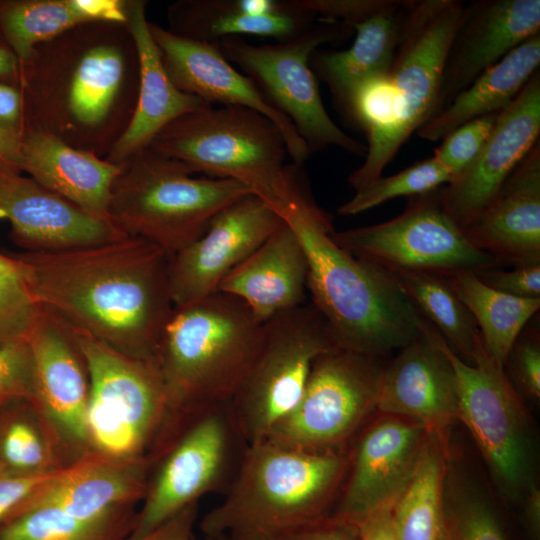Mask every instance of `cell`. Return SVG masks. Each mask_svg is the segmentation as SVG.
<instances>
[{
	"label": "cell",
	"instance_id": "6da1fadb",
	"mask_svg": "<svg viewBox=\"0 0 540 540\" xmlns=\"http://www.w3.org/2000/svg\"><path fill=\"white\" fill-rule=\"evenodd\" d=\"M39 305L70 330L137 359L154 356L174 307L169 258L138 237L15 254Z\"/></svg>",
	"mask_w": 540,
	"mask_h": 540
},
{
	"label": "cell",
	"instance_id": "7a4b0ae2",
	"mask_svg": "<svg viewBox=\"0 0 540 540\" xmlns=\"http://www.w3.org/2000/svg\"><path fill=\"white\" fill-rule=\"evenodd\" d=\"M138 86L137 51L125 24L76 26L37 46L21 66L24 129L106 156L130 122Z\"/></svg>",
	"mask_w": 540,
	"mask_h": 540
},
{
	"label": "cell",
	"instance_id": "3957f363",
	"mask_svg": "<svg viewBox=\"0 0 540 540\" xmlns=\"http://www.w3.org/2000/svg\"><path fill=\"white\" fill-rule=\"evenodd\" d=\"M284 221L305 250L311 304L338 348L377 358L423 331L427 320L392 274L341 248L331 219L310 196Z\"/></svg>",
	"mask_w": 540,
	"mask_h": 540
},
{
	"label": "cell",
	"instance_id": "277c9868",
	"mask_svg": "<svg viewBox=\"0 0 540 540\" xmlns=\"http://www.w3.org/2000/svg\"><path fill=\"white\" fill-rule=\"evenodd\" d=\"M348 462V448L307 451L268 439L250 444L200 531L204 538L282 540L331 516Z\"/></svg>",
	"mask_w": 540,
	"mask_h": 540
},
{
	"label": "cell",
	"instance_id": "5b68a950",
	"mask_svg": "<svg viewBox=\"0 0 540 540\" xmlns=\"http://www.w3.org/2000/svg\"><path fill=\"white\" fill-rule=\"evenodd\" d=\"M263 324L241 300L219 291L174 308L154 356L166 398L156 451L195 413L232 400L259 348Z\"/></svg>",
	"mask_w": 540,
	"mask_h": 540
},
{
	"label": "cell",
	"instance_id": "8992f818",
	"mask_svg": "<svg viewBox=\"0 0 540 540\" xmlns=\"http://www.w3.org/2000/svg\"><path fill=\"white\" fill-rule=\"evenodd\" d=\"M148 148L193 173L242 183L283 220L308 196L285 165L289 155L280 130L250 108L207 105L188 112Z\"/></svg>",
	"mask_w": 540,
	"mask_h": 540
},
{
	"label": "cell",
	"instance_id": "52a82bcc",
	"mask_svg": "<svg viewBox=\"0 0 540 540\" xmlns=\"http://www.w3.org/2000/svg\"><path fill=\"white\" fill-rule=\"evenodd\" d=\"M121 165L112 186L110 220L168 258L200 238L220 211L253 195L234 180L194 177L181 162L149 148Z\"/></svg>",
	"mask_w": 540,
	"mask_h": 540
},
{
	"label": "cell",
	"instance_id": "ba28073f",
	"mask_svg": "<svg viewBox=\"0 0 540 540\" xmlns=\"http://www.w3.org/2000/svg\"><path fill=\"white\" fill-rule=\"evenodd\" d=\"M464 5L460 0H410L392 64L380 77L391 125L376 157L349 175L355 192L382 176L409 137L439 113L445 59Z\"/></svg>",
	"mask_w": 540,
	"mask_h": 540
},
{
	"label": "cell",
	"instance_id": "9c48e42d",
	"mask_svg": "<svg viewBox=\"0 0 540 540\" xmlns=\"http://www.w3.org/2000/svg\"><path fill=\"white\" fill-rule=\"evenodd\" d=\"M70 331L89 378L87 428L92 450L151 460L166 416L155 364Z\"/></svg>",
	"mask_w": 540,
	"mask_h": 540
},
{
	"label": "cell",
	"instance_id": "30bf717a",
	"mask_svg": "<svg viewBox=\"0 0 540 540\" xmlns=\"http://www.w3.org/2000/svg\"><path fill=\"white\" fill-rule=\"evenodd\" d=\"M231 401L188 418L154 460L130 535H143L201 497L227 490L248 447Z\"/></svg>",
	"mask_w": 540,
	"mask_h": 540
},
{
	"label": "cell",
	"instance_id": "8fae6325",
	"mask_svg": "<svg viewBox=\"0 0 540 540\" xmlns=\"http://www.w3.org/2000/svg\"><path fill=\"white\" fill-rule=\"evenodd\" d=\"M300 36L276 44L254 45L241 37L218 42L224 57L250 78L267 102L287 117L310 153L336 146L365 156L367 147L343 132L328 115L310 58L319 46L345 40L347 25L318 19Z\"/></svg>",
	"mask_w": 540,
	"mask_h": 540
},
{
	"label": "cell",
	"instance_id": "7c38bea8",
	"mask_svg": "<svg viewBox=\"0 0 540 540\" xmlns=\"http://www.w3.org/2000/svg\"><path fill=\"white\" fill-rule=\"evenodd\" d=\"M457 382L458 420L466 425L499 491L523 501L535 484V447L528 412L519 392L486 353L481 337L473 363L459 358L438 333Z\"/></svg>",
	"mask_w": 540,
	"mask_h": 540
},
{
	"label": "cell",
	"instance_id": "4fadbf2b",
	"mask_svg": "<svg viewBox=\"0 0 540 540\" xmlns=\"http://www.w3.org/2000/svg\"><path fill=\"white\" fill-rule=\"evenodd\" d=\"M335 348L327 324L312 304L263 324L259 348L231 401L248 445L266 439L296 408L315 359Z\"/></svg>",
	"mask_w": 540,
	"mask_h": 540
},
{
	"label": "cell",
	"instance_id": "5bb4252c",
	"mask_svg": "<svg viewBox=\"0 0 540 540\" xmlns=\"http://www.w3.org/2000/svg\"><path fill=\"white\" fill-rule=\"evenodd\" d=\"M332 238L353 256L390 272L449 276L461 271L478 273L499 265L494 257L476 248L446 212L439 188L410 197L403 213L389 221L334 230Z\"/></svg>",
	"mask_w": 540,
	"mask_h": 540
},
{
	"label": "cell",
	"instance_id": "9a60e30c",
	"mask_svg": "<svg viewBox=\"0 0 540 540\" xmlns=\"http://www.w3.org/2000/svg\"><path fill=\"white\" fill-rule=\"evenodd\" d=\"M381 370L376 357L340 348L321 354L300 402L266 439L307 451L347 448L376 410Z\"/></svg>",
	"mask_w": 540,
	"mask_h": 540
},
{
	"label": "cell",
	"instance_id": "2e32d148",
	"mask_svg": "<svg viewBox=\"0 0 540 540\" xmlns=\"http://www.w3.org/2000/svg\"><path fill=\"white\" fill-rule=\"evenodd\" d=\"M429 434L419 422L386 415L361 432L332 516L357 526L373 513L393 507L415 470Z\"/></svg>",
	"mask_w": 540,
	"mask_h": 540
},
{
	"label": "cell",
	"instance_id": "e0dca14e",
	"mask_svg": "<svg viewBox=\"0 0 540 540\" xmlns=\"http://www.w3.org/2000/svg\"><path fill=\"white\" fill-rule=\"evenodd\" d=\"M283 223L255 195L220 211L200 238L169 258L173 307L187 306L217 292L222 281Z\"/></svg>",
	"mask_w": 540,
	"mask_h": 540
},
{
	"label": "cell",
	"instance_id": "ac0fdd59",
	"mask_svg": "<svg viewBox=\"0 0 540 540\" xmlns=\"http://www.w3.org/2000/svg\"><path fill=\"white\" fill-rule=\"evenodd\" d=\"M26 340L34 366V403L57 435L69 465L92 451L86 367L69 328L43 308Z\"/></svg>",
	"mask_w": 540,
	"mask_h": 540
},
{
	"label": "cell",
	"instance_id": "d6986e66",
	"mask_svg": "<svg viewBox=\"0 0 540 540\" xmlns=\"http://www.w3.org/2000/svg\"><path fill=\"white\" fill-rule=\"evenodd\" d=\"M540 72L537 70L503 109L475 160L439 188L442 205L463 228L495 199L504 183L539 142Z\"/></svg>",
	"mask_w": 540,
	"mask_h": 540
},
{
	"label": "cell",
	"instance_id": "ffe728a7",
	"mask_svg": "<svg viewBox=\"0 0 540 540\" xmlns=\"http://www.w3.org/2000/svg\"><path fill=\"white\" fill-rule=\"evenodd\" d=\"M0 219L27 252L104 244L127 236L110 219L88 213L0 161Z\"/></svg>",
	"mask_w": 540,
	"mask_h": 540
},
{
	"label": "cell",
	"instance_id": "44dd1931",
	"mask_svg": "<svg viewBox=\"0 0 540 540\" xmlns=\"http://www.w3.org/2000/svg\"><path fill=\"white\" fill-rule=\"evenodd\" d=\"M149 30L164 68L179 90L209 105L241 106L261 113L280 130L295 165L301 166L309 158L311 153L291 121L224 57L218 43L184 38L150 22Z\"/></svg>",
	"mask_w": 540,
	"mask_h": 540
},
{
	"label": "cell",
	"instance_id": "7402d4cb",
	"mask_svg": "<svg viewBox=\"0 0 540 540\" xmlns=\"http://www.w3.org/2000/svg\"><path fill=\"white\" fill-rule=\"evenodd\" d=\"M399 350L382 367L376 410L419 422L448 439L458 420V391L437 330L427 321L423 331Z\"/></svg>",
	"mask_w": 540,
	"mask_h": 540
},
{
	"label": "cell",
	"instance_id": "603a6c76",
	"mask_svg": "<svg viewBox=\"0 0 540 540\" xmlns=\"http://www.w3.org/2000/svg\"><path fill=\"white\" fill-rule=\"evenodd\" d=\"M151 469L149 458H117L92 450L51 475L6 518L50 507L80 520H96L135 508L145 495Z\"/></svg>",
	"mask_w": 540,
	"mask_h": 540
},
{
	"label": "cell",
	"instance_id": "cb8c5ba5",
	"mask_svg": "<svg viewBox=\"0 0 540 540\" xmlns=\"http://www.w3.org/2000/svg\"><path fill=\"white\" fill-rule=\"evenodd\" d=\"M537 34L539 0H476L464 5L445 59L439 112L484 71Z\"/></svg>",
	"mask_w": 540,
	"mask_h": 540
},
{
	"label": "cell",
	"instance_id": "d4e9b609",
	"mask_svg": "<svg viewBox=\"0 0 540 540\" xmlns=\"http://www.w3.org/2000/svg\"><path fill=\"white\" fill-rule=\"evenodd\" d=\"M499 264L540 263V145L530 150L491 204L462 228Z\"/></svg>",
	"mask_w": 540,
	"mask_h": 540
},
{
	"label": "cell",
	"instance_id": "484cf974",
	"mask_svg": "<svg viewBox=\"0 0 540 540\" xmlns=\"http://www.w3.org/2000/svg\"><path fill=\"white\" fill-rule=\"evenodd\" d=\"M146 2L126 1V27L133 38L139 64V86L129 124L104 157L121 165L147 149L156 135L178 117L209 104L179 90L168 76L151 36Z\"/></svg>",
	"mask_w": 540,
	"mask_h": 540
},
{
	"label": "cell",
	"instance_id": "4316f807",
	"mask_svg": "<svg viewBox=\"0 0 540 540\" xmlns=\"http://www.w3.org/2000/svg\"><path fill=\"white\" fill-rule=\"evenodd\" d=\"M167 17L172 33L208 43L246 35L287 41L317 20L297 0H181Z\"/></svg>",
	"mask_w": 540,
	"mask_h": 540
},
{
	"label": "cell",
	"instance_id": "83f0119b",
	"mask_svg": "<svg viewBox=\"0 0 540 540\" xmlns=\"http://www.w3.org/2000/svg\"><path fill=\"white\" fill-rule=\"evenodd\" d=\"M308 261L288 223L274 231L219 285L241 300L261 323L305 304Z\"/></svg>",
	"mask_w": 540,
	"mask_h": 540
},
{
	"label": "cell",
	"instance_id": "f1b7e54d",
	"mask_svg": "<svg viewBox=\"0 0 540 540\" xmlns=\"http://www.w3.org/2000/svg\"><path fill=\"white\" fill-rule=\"evenodd\" d=\"M19 156L20 172L88 213L110 219L112 186L122 165L34 128L22 131Z\"/></svg>",
	"mask_w": 540,
	"mask_h": 540
},
{
	"label": "cell",
	"instance_id": "f546056e",
	"mask_svg": "<svg viewBox=\"0 0 540 540\" xmlns=\"http://www.w3.org/2000/svg\"><path fill=\"white\" fill-rule=\"evenodd\" d=\"M409 2L395 0L388 9L354 25L355 38L348 49H317L311 55L313 73L328 86L344 120L358 89L388 72Z\"/></svg>",
	"mask_w": 540,
	"mask_h": 540
},
{
	"label": "cell",
	"instance_id": "4dcf8cb0",
	"mask_svg": "<svg viewBox=\"0 0 540 540\" xmlns=\"http://www.w3.org/2000/svg\"><path fill=\"white\" fill-rule=\"evenodd\" d=\"M126 23L121 0H0V32L21 66L40 44L82 24Z\"/></svg>",
	"mask_w": 540,
	"mask_h": 540
},
{
	"label": "cell",
	"instance_id": "1f68e13d",
	"mask_svg": "<svg viewBox=\"0 0 540 540\" xmlns=\"http://www.w3.org/2000/svg\"><path fill=\"white\" fill-rule=\"evenodd\" d=\"M539 64L540 34H537L479 75L446 108L424 124L417 135L436 142L468 121L501 112L539 70Z\"/></svg>",
	"mask_w": 540,
	"mask_h": 540
},
{
	"label": "cell",
	"instance_id": "d6a6232c",
	"mask_svg": "<svg viewBox=\"0 0 540 540\" xmlns=\"http://www.w3.org/2000/svg\"><path fill=\"white\" fill-rule=\"evenodd\" d=\"M449 464L448 439L429 432L413 475L392 509L397 540H440Z\"/></svg>",
	"mask_w": 540,
	"mask_h": 540
},
{
	"label": "cell",
	"instance_id": "836d02e7",
	"mask_svg": "<svg viewBox=\"0 0 540 540\" xmlns=\"http://www.w3.org/2000/svg\"><path fill=\"white\" fill-rule=\"evenodd\" d=\"M445 278L475 319L487 355L505 368L516 339L538 312L540 298L500 292L471 271L457 272Z\"/></svg>",
	"mask_w": 540,
	"mask_h": 540
},
{
	"label": "cell",
	"instance_id": "e575fe53",
	"mask_svg": "<svg viewBox=\"0 0 540 540\" xmlns=\"http://www.w3.org/2000/svg\"><path fill=\"white\" fill-rule=\"evenodd\" d=\"M0 465L25 476H48L68 465L57 435L29 399L0 404Z\"/></svg>",
	"mask_w": 540,
	"mask_h": 540
},
{
	"label": "cell",
	"instance_id": "d590c367",
	"mask_svg": "<svg viewBox=\"0 0 540 540\" xmlns=\"http://www.w3.org/2000/svg\"><path fill=\"white\" fill-rule=\"evenodd\" d=\"M390 273L451 350L463 361L472 364L480 333L472 314L445 276L415 271Z\"/></svg>",
	"mask_w": 540,
	"mask_h": 540
},
{
	"label": "cell",
	"instance_id": "8d00e7d4",
	"mask_svg": "<svg viewBox=\"0 0 540 540\" xmlns=\"http://www.w3.org/2000/svg\"><path fill=\"white\" fill-rule=\"evenodd\" d=\"M137 511L127 509L80 520L50 507L30 508L0 524V540H124L132 533Z\"/></svg>",
	"mask_w": 540,
	"mask_h": 540
},
{
	"label": "cell",
	"instance_id": "74e56055",
	"mask_svg": "<svg viewBox=\"0 0 540 540\" xmlns=\"http://www.w3.org/2000/svg\"><path fill=\"white\" fill-rule=\"evenodd\" d=\"M440 540H508L495 507L449 464Z\"/></svg>",
	"mask_w": 540,
	"mask_h": 540
},
{
	"label": "cell",
	"instance_id": "f35d334b",
	"mask_svg": "<svg viewBox=\"0 0 540 540\" xmlns=\"http://www.w3.org/2000/svg\"><path fill=\"white\" fill-rule=\"evenodd\" d=\"M453 177L433 156L391 176H380L338 208L344 216L356 215L400 196L426 194L449 184Z\"/></svg>",
	"mask_w": 540,
	"mask_h": 540
},
{
	"label": "cell",
	"instance_id": "ab89813d",
	"mask_svg": "<svg viewBox=\"0 0 540 540\" xmlns=\"http://www.w3.org/2000/svg\"><path fill=\"white\" fill-rule=\"evenodd\" d=\"M41 312L20 260L0 253V348L26 339Z\"/></svg>",
	"mask_w": 540,
	"mask_h": 540
},
{
	"label": "cell",
	"instance_id": "60d3db41",
	"mask_svg": "<svg viewBox=\"0 0 540 540\" xmlns=\"http://www.w3.org/2000/svg\"><path fill=\"white\" fill-rule=\"evenodd\" d=\"M499 113L464 123L446 135L434 150L432 156L451 173L453 179L475 160L490 136Z\"/></svg>",
	"mask_w": 540,
	"mask_h": 540
},
{
	"label": "cell",
	"instance_id": "b9f144b4",
	"mask_svg": "<svg viewBox=\"0 0 540 540\" xmlns=\"http://www.w3.org/2000/svg\"><path fill=\"white\" fill-rule=\"evenodd\" d=\"M12 398L35 401L33 359L26 339L0 348V402Z\"/></svg>",
	"mask_w": 540,
	"mask_h": 540
},
{
	"label": "cell",
	"instance_id": "7bdbcfd3",
	"mask_svg": "<svg viewBox=\"0 0 540 540\" xmlns=\"http://www.w3.org/2000/svg\"><path fill=\"white\" fill-rule=\"evenodd\" d=\"M512 363L514 379L526 396L540 398V343L535 330L525 328L516 339L507 363ZM507 365V364H506Z\"/></svg>",
	"mask_w": 540,
	"mask_h": 540
},
{
	"label": "cell",
	"instance_id": "ee69618b",
	"mask_svg": "<svg viewBox=\"0 0 540 540\" xmlns=\"http://www.w3.org/2000/svg\"><path fill=\"white\" fill-rule=\"evenodd\" d=\"M316 19L354 25L391 7L395 0H297Z\"/></svg>",
	"mask_w": 540,
	"mask_h": 540
},
{
	"label": "cell",
	"instance_id": "f6af8a7d",
	"mask_svg": "<svg viewBox=\"0 0 540 540\" xmlns=\"http://www.w3.org/2000/svg\"><path fill=\"white\" fill-rule=\"evenodd\" d=\"M488 286L516 297L540 298V263L515 266L512 270L498 267L476 273Z\"/></svg>",
	"mask_w": 540,
	"mask_h": 540
},
{
	"label": "cell",
	"instance_id": "bcb514c9",
	"mask_svg": "<svg viewBox=\"0 0 540 540\" xmlns=\"http://www.w3.org/2000/svg\"><path fill=\"white\" fill-rule=\"evenodd\" d=\"M51 475L25 476L14 473L0 465V524L29 494Z\"/></svg>",
	"mask_w": 540,
	"mask_h": 540
},
{
	"label": "cell",
	"instance_id": "7dc6e473",
	"mask_svg": "<svg viewBox=\"0 0 540 540\" xmlns=\"http://www.w3.org/2000/svg\"><path fill=\"white\" fill-rule=\"evenodd\" d=\"M198 514L199 503L189 505L149 532L129 535L124 540H196L194 531Z\"/></svg>",
	"mask_w": 540,
	"mask_h": 540
},
{
	"label": "cell",
	"instance_id": "c3c4849f",
	"mask_svg": "<svg viewBox=\"0 0 540 540\" xmlns=\"http://www.w3.org/2000/svg\"><path fill=\"white\" fill-rule=\"evenodd\" d=\"M282 540H359L358 528L334 516L310 524Z\"/></svg>",
	"mask_w": 540,
	"mask_h": 540
},
{
	"label": "cell",
	"instance_id": "681fc988",
	"mask_svg": "<svg viewBox=\"0 0 540 540\" xmlns=\"http://www.w3.org/2000/svg\"><path fill=\"white\" fill-rule=\"evenodd\" d=\"M0 127L18 137L24 129V101L17 85L0 82Z\"/></svg>",
	"mask_w": 540,
	"mask_h": 540
},
{
	"label": "cell",
	"instance_id": "f907efd6",
	"mask_svg": "<svg viewBox=\"0 0 540 540\" xmlns=\"http://www.w3.org/2000/svg\"><path fill=\"white\" fill-rule=\"evenodd\" d=\"M392 509L393 507L381 509L360 522L356 526L359 540H397Z\"/></svg>",
	"mask_w": 540,
	"mask_h": 540
},
{
	"label": "cell",
	"instance_id": "816d5d0a",
	"mask_svg": "<svg viewBox=\"0 0 540 540\" xmlns=\"http://www.w3.org/2000/svg\"><path fill=\"white\" fill-rule=\"evenodd\" d=\"M522 502L526 535L529 540H540V490L536 483L528 489Z\"/></svg>",
	"mask_w": 540,
	"mask_h": 540
},
{
	"label": "cell",
	"instance_id": "f5cc1de1",
	"mask_svg": "<svg viewBox=\"0 0 540 540\" xmlns=\"http://www.w3.org/2000/svg\"><path fill=\"white\" fill-rule=\"evenodd\" d=\"M21 63L0 32V82L19 86Z\"/></svg>",
	"mask_w": 540,
	"mask_h": 540
},
{
	"label": "cell",
	"instance_id": "db71d44e",
	"mask_svg": "<svg viewBox=\"0 0 540 540\" xmlns=\"http://www.w3.org/2000/svg\"><path fill=\"white\" fill-rule=\"evenodd\" d=\"M19 159V137L0 127V161L18 170Z\"/></svg>",
	"mask_w": 540,
	"mask_h": 540
},
{
	"label": "cell",
	"instance_id": "11a10c76",
	"mask_svg": "<svg viewBox=\"0 0 540 540\" xmlns=\"http://www.w3.org/2000/svg\"><path fill=\"white\" fill-rule=\"evenodd\" d=\"M204 540H224V539H220V538H204Z\"/></svg>",
	"mask_w": 540,
	"mask_h": 540
},
{
	"label": "cell",
	"instance_id": "9f6ffc18",
	"mask_svg": "<svg viewBox=\"0 0 540 540\" xmlns=\"http://www.w3.org/2000/svg\"><path fill=\"white\" fill-rule=\"evenodd\" d=\"M1 403H2V402H0V404H1Z\"/></svg>",
	"mask_w": 540,
	"mask_h": 540
}]
</instances>
